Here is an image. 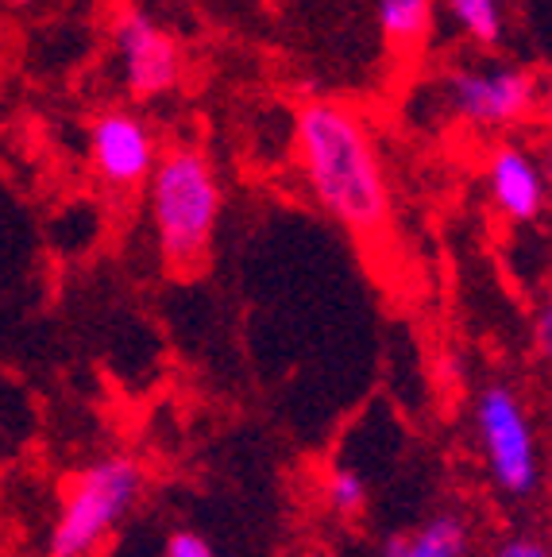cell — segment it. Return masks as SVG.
Instances as JSON below:
<instances>
[{
  "instance_id": "cell-1",
  "label": "cell",
  "mask_w": 552,
  "mask_h": 557,
  "mask_svg": "<svg viewBox=\"0 0 552 557\" xmlns=\"http://www.w3.org/2000/svg\"><path fill=\"white\" fill-rule=\"evenodd\" d=\"M293 166L310 198L360 240H379L394 218L387 163L360 104L310 97L293 113Z\"/></svg>"
},
{
  "instance_id": "cell-2",
  "label": "cell",
  "mask_w": 552,
  "mask_h": 557,
  "mask_svg": "<svg viewBox=\"0 0 552 557\" xmlns=\"http://www.w3.org/2000/svg\"><path fill=\"white\" fill-rule=\"evenodd\" d=\"M143 209L159 260L178 275L198 271L213 252L225 213V186L213 159L198 144H166L143 183Z\"/></svg>"
},
{
  "instance_id": "cell-3",
  "label": "cell",
  "mask_w": 552,
  "mask_h": 557,
  "mask_svg": "<svg viewBox=\"0 0 552 557\" xmlns=\"http://www.w3.org/2000/svg\"><path fill=\"white\" fill-rule=\"evenodd\" d=\"M541 74L514 59L484 51L440 74L437 104L456 128L499 139L534 124Z\"/></svg>"
},
{
  "instance_id": "cell-4",
  "label": "cell",
  "mask_w": 552,
  "mask_h": 557,
  "mask_svg": "<svg viewBox=\"0 0 552 557\" xmlns=\"http://www.w3.org/2000/svg\"><path fill=\"white\" fill-rule=\"evenodd\" d=\"M143 492V469L128 453L97 457L70 480L51 522L47 557H93L131 515Z\"/></svg>"
},
{
  "instance_id": "cell-5",
  "label": "cell",
  "mask_w": 552,
  "mask_h": 557,
  "mask_svg": "<svg viewBox=\"0 0 552 557\" xmlns=\"http://www.w3.org/2000/svg\"><path fill=\"white\" fill-rule=\"evenodd\" d=\"M475 430L487 472L506 496H529L541 484V449L526 403L506 383H491L475 399Z\"/></svg>"
},
{
  "instance_id": "cell-6",
  "label": "cell",
  "mask_w": 552,
  "mask_h": 557,
  "mask_svg": "<svg viewBox=\"0 0 552 557\" xmlns=\"http://www.w3.org/2000/svg\"><path fill=\"white\" fill-rule=\"evenodd\" d=\"M163 139L155 124L131 104H109L86 128V159L93 178L113 194L143 190L147 174L155 171Z\"/></svg>"
},
{
  "instance_id": "cell-7",
  "label": "cell",
  "mask_w": 552,
  "mask_h": 557,
  "mask_svg": "<svg viewBox=\"0 0 552 557\" xmlns=\"http://www.w3.org/2000/svg\"><path fill=\"white\" fill-rule=\"evenodd\" d=\"M113 66L131 101H155L181 82V47L143 9H121L109 27Z\"/></svg>"
},
{
  "instance_id": "cell-8",
  "label": "cell",
  "mask_w": 552,
  "mask_h": 557,
  "mask_svg": "<svg viewBox=\"0 0 552 557\" xmlns=\"http://www.w3.org/2000/svg\"><path fill=\"white\" fill-rule=\"evenodd\" d=\"M484 183L487 198L502 218L514 225H529L541 218L549 201V174L529 144L514 136H499L484 151Z\"/></svg>"
},
{
  "instance_id": "cell-9",
  "label": "cell",
  "mask_w": 552,
  "mask_h": 557,
  "mask_svg": "<svg viewBox=\"0 0 552 557\" xmlns=\"http://www.w3.org/2000/svg\"><path fill=\"white\" fill-rule=\"evenodd\" d=\"M472 554V527L464 515L440 511L417 522L414 531H398L382 542L379 557H467Z\"/></svg>"
},
{
  "instance_id": "cell-10",
  "label": "cell",
  "mask_w": 552,
  "mask_h": 557,
  "mask_svg": "<svg viewBox=\"0 0 552 557\" xmlns=\"http://www.w3.org/2000/svg\"><path fill=\"white\" fill-rule=\"evenodd\" d=\"M432 16H437V0H375V20L398 54H414L429 44Z\"/></svg>"
},
{
  "instance_id": "cell-11",
  "label": "cell",
  "mask_w": 552,
  "mask_h": 557,
  "mask_svg": "<svg viewBox=\"0 0 552 557\" xmlns=\"http://www.w3.org/2000/svg\"><path fill=\"white\" fill-rule=\"evenodd\" d=\"M449 20L467 44L479 51H494L506 35V0H440Z\"/></svg>"
},
{
  "instance_id": "cell-12",
  "label": "cell",
  "mask_w": 552,
  "mask_h": 557,
  "mask_svg": "<svg viewBox=\"0 0 552 557\" xmlns=\"http://www.w3.org/2000/svg\"><path fill=\"white\" fill-rule=\"evenodd\" d=\"M372 499V487H367V476L355 472L352 465H337V469L325 476V504L340 515V519H355V515L367 507Z\"/></svg>"
},
{
  "instance_id": "cell-13",
  "label": "cell",
  "mask_w": 552,
  "mask_h": 557,
  "mask_svg": "<svg viewBox=\"0 0 552 557\" xmlns=\"http://www.w3.org/2000/svg\"><path fill=\"white\" fill-rule=\"evenodd\" d=\"M491 557H552V546L544 539H534V534H514V539L499 542Z\"/></svg>"
},
{
  "instance_id": "cell-14",
  "label": "cell",
  "mask_w": 552,
  "mask_h": 557,
  "mask_svg": "<svg viewBox=\"0 0 552 557\" xmlns=\"http://www.w3.org/2000/svg\"><path fill=\"white\" fill-rule=\"evenodd\" d=\"M163 557H216V554L198 531H174L163 546Z\"/></svg>"
},
{
  "instance_id": "cell-15",
  "label": "cell",
  "mask_w": 552,
  "mask_h": 557,
  "mask_svg": "<svg viewBox=\"0 0 552 557\" xmlns=\"http://www.w3.org/2000/svg\"><path fill=\"white\" fill-rule=\"evenodd\" d=\"M534 345L541 352L544 364H552V295L537 306V318H534Z\"/></svg>"
},
{
  "instance_id": "cell-16",
  "label": "cell",
  "mask_w": 552,
  "mask_h": 557,
  "mask_svg": "<svg viewBox=\"0 0 552 557\" xmlns=\"http://www.w3.org/2000/svg\"><path fill=\"white\" fill-rule=\"evenodd\" d=\"M534 124H541V128L552 136V74H541V94H537Z\"/></svg>"
},
{
  "instance_id": "cell-17",
  "label": "cell",
  "mask_w": 552,
  "mask_h": 557,
  "mask_svg": "<svg viewBox=\"0 0 552 557\" xmlns=\"http://www.w3.org/2000/svg\"><path fill=\"white\" fill-rule=\"evenodd\" d=\"M12 4H16V9H24V4H35V0H12Z\"/></svg>"
}]
</instances>
